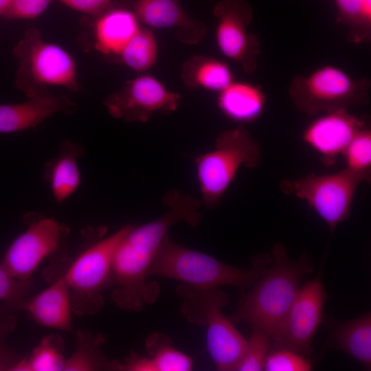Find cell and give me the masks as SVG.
<instances>
[{
  "mask_svg": "<svg viewBox=\"0 0 371 371\" xmlns=\"http://www.w3.org/2000/svg\"><path fill=\"white\" fill-rule=\"evenodd\" d=\"M166 212L140 226L131 225L119 242L113 258L111 299L126 311L138 312L159 297L157 282H147L148 271L170 227L179 222L196 226L201 220L200 202L172 190L164 197Z\"/></svg>",
  "mask_w": 371,
  "mask_h": 371,
  "instance_id": "1",
  "label": "cell"
},
{
  "mask_svg": "<svg viewBox=\"0 0 371 371\" xmlns=\"http://www.w3.org/2000/svg\"><path fill=\"white\" fill-rule=\"evenodd\" d=\"M271 256L267 271L249 292L243 291L238 308L229 318L234 325L246 322L273 337L294 302L303 278L313 270V262L304 252L297 260H291L280 243L274 245Z\"/></svg>",
  "mask_w": 371,
  "mask_h": 371,
  "instance_id": "2",
  "label": "cell"
},
{
  "mask_svg": "<svg viewBox=\"0 0 371 371\" xmlns=\"http://www.w3.org/2000/svg\"><path fill=\"white\" fill-rule=\"evenodd\" d=\"M271 262V254L262 253L253 257L250 268H238L178 245L168 234L153 258L148 277L168 278L201 289L227 286L243 291L265 273Z\"/></svg>",
  "mask_w": 371,
  "mask_h": 371,
  "instance_id": "3",
  "label": "cell"
},
{
  "mask_svg": "<svg viewBox=\"0 0 371 371\" xmlns=\"http://www.w3.org/2000/svg\"><path fill=\"white\" fill-rule=\"evenodd\" d=\"M176 293L181 300L180 313L188 322L206 328L208 352L218 370L234 371L247 345L222 308L229 296L218 288L201 289L181 283Z\"/></svg>",
  "mask_w": 371,
  "mask_h": 371,
  "instance_id": "4",
  "label": "cell"
},
{
  "mask_svg": "<svg viewBox=\"0 0 371 371\" xmlns=\"http://www.w3.org/2000/svg\"><path fill=\"white\" fill-rule=\"evenodd\" d=\"M13 54L18 61L15 85L27 98L51 93V87L82 89L74 57L61 46L43 40L37 27L25 32Z\"/></svg>",
  "mask_w": 371,
  "mask_h": 371,
  "instance_id": "5",
  "label": "cell"
},
{
  "mask_svg": "<svg viewBox=\"0 0 371 371\" xmlns=\"http://www.w3.org/2000/svg\"><path fill=\"white\" fill-rule=\"evenodd\" d=\"M262 159L258 142L243 126L226 130L214 149L194 159L203 204L217 206L241 167L256 168Z\"/></svg>",
  "mask_w": 371,
  "mask_h": 371,
  "instance_id": "6",
  "label": "cell"
},
{
  "mask_svg": "<svg viewBox=\"0 0 371 371\" xmlns=\"http://www.w3.org/2000/svg\"><path fill=\"white\" fill-rule=\"evenodd\" d=\"M370 80L356 79L341 69L324 65L307 75H296L288 89L289 97L297 111L315 115L370 101Z\"/></svg>",
  "mask_w": 371,
  "mask_h": 371,
  "instance_id": "7",
  "label": "cell"
},
{
  "mask_svg": "<svg viewBox=\"0 0 371 371\" xmlns=\"http://www.w3.org/2000/svg\"><path fill=\"white\" fill-rule=\"evenodd\" d=\"M131 227L128 225L107 237L100 236L87 247L63 272L72 313L75 315H94L102 308V292L111 285L115 250Z\"/></svg>",
  "mask_w": 371,
  "mask_h": 371,
  "instance_id": "8",
  "label": "cell"
},
{
  "mask_svg": "<svg viewBox=\"0 0 371 371\" xmlns=\"http://www.w3.org/2000/svg\"><path fill=\"white\" fill-rule=\"evenodd\" d=\"M363 179L346 169L328 174H308L284 179L282 192L304 201L331 232L350 216L353 199Z\"/></svg>",
  "mask_w": 371,
  "mask_h": 371,
  "instance_id": "9",
  "label": "cell"
},
{
  "mask_svg": "<svg viewBox=\"0 0 371 371\" xmlns=\"http://www.w3.org/2000/svg\"><path fill=\"white\" fill-rule=\"evenodd\" d=\"M25 230L5 251L1 264L16 278L31 280V276L63 242L67 229L52 218L35 212L25 214Z\"/></svg>",
  "mask_w": 371,
  "mask_h": 371,
  "instance_id": "10",
  "label": "cell"
},
{
  "mask_svg": "<svg viewBox=\"0 0 371 371\" xmlns=\"http://www.w3.org/2000/svg\"><path fill=\"white\" fill-rule=\"evenodd\" d=\"M321 270L301 286L282 326L271 337L273 348H286L305 357L313 353V337L324 321V306L328 295Z\"/></svg>",
  "mask_w": 371,
  "mask_h": 371,
  "instance_id": "11",
  "label": "cell"
},
{
  "mask_svg": "<svg viewBox=\"0 0 371 371\" xmlns=\"http://www.w3.org/2000/svg\"><path fill=\"white\" fill-rule=\"evenodd\" d=\"M215 40L221 53L238 63L247 74L258 68V36L249 31L253 9L246 0H219L214 5Z\"/></svg>",
  "mask_w": 371,
  "mask_h": 371,
  "instance_id": "12",
  "label": "cell"
},
{
  "mask_svg": "<svg viewBox=\"0 0 371 371\" xmlns=\"http://www.w3.org/2000/svg\"><path fill=\"white\" fill-rule=\"evenodd\" d=\"M181 95L168 90L156 78L144 74L127 80L105 98L103 104L114 118L146 122L155 113L168 114L179 106Z\"/></svg>",
  "mask_w": 371,
  "mask_h": 371,
  "instance_id": "13",
  "label": "cell"
},
{
  "mask_svg": "<svg viewBox=\"0 0 371 371\" xmlns=\"http://www.w3.org/2000/svg\"><path fill=\"white\" fill-rule=\"evenodd\" d=\"M362 119L338 109L321 113L304 129L302 138L326 166L335 164L354 137L366 126Z\"/></svg>",
  "mask_w": 371,
  "mask_h": 371,
  "instance_id": "14",
  "label": "cell"
},
{
  "mask_svg": "<svg viewBox=\"0 0 371 371\" xmlns=\"http://www.w3.org/2000/svg\"><path fill=\"white\" fill-rule=\"evenodd\" d=\"M131 8L140 23L155 29H175L177 39L195 45L207 34V27L192 17L180 0H133Z\"/></svg>",
  "mask_w": 371,
  "mask_h": 371,
  "instance_id": "15",
  "label": "cell"
},
{
  "mask_svg": "<svg viewBox=\"0 0 371 371\" xmlns=\"http://www.w3.org/2000/svg\"><path fill=\"white\" fill-rule=\"evenodd\" d=\"M76 102L63 94H47L10 104H0V133H10L34 128L55 113L72 114Z\"/></svg>",
  "mask_w": 371,
  "mask_h": 371,
  "instance_id": "16",
  "label": "cell"
},
{
  "mask_svg": "<svg viewBox=\"0 0 371 371\" xmlns=\"http://www.w3.org/2000/svg\"><path fill=\"white\" fill-rule=\"evenodd\" d=\"M94 19L91 30L92 46L111 60L142 27L131 8L124 5L111 8Z\"/></svg>",
  "mask_w": 371,
  "mask_h": 371,
  "instance_id": "17",
  "label": "cell"
},
{
  "mask_svg": "<svg viewBox=\"0 0 371 371\" xmlns=\"http://www.w3.org/2000/svg\"><path fill=\"white\" fill-rule=\"evenodd\" d=\"M21 308L41 326L61 330L72 329L69 291L63 273L47 288L26 299Z\"/></svg>",
  "mask_w": 371,
  "mask_h": 371,
  "instance_id": "18",
  "label": "cell"
},
{
  "mask_svg": "<svg viewBox=\"0 0 371 371\" xmlns=\"http://www.w3.org/2000/svg\"><path fill=\"white\" fill-rule=\"evenodd\" d=\"M147 356L131 353L120 363V371H190L192 358L172 346L170 339L153 333L146 339Z\"/></svg>",
  "mask_w": 371,
  "mask_h": 371,
  "instance_id": "19",
  "label": "cell"
},
{
  "mask_svg": "<svg viewBox=\"0 0 371 371\" xmlns=\"http://www.w3.org/2000/svg\"><path fill=\"white\" fill-rule=\"evenodd\" d=\"M329 330L328 347H335L355 359L366 368H371V314L338 322L324 317Z\"/></svg>",
  "mask_w": 371,
  "mask_h": 371,
  "instance_id": "20",
  "label": "cell"
},
{
  "mask_svg": "<svg viewBox=\"0 0 371 371\" xmlns=\"http://www.w3.org/2000/svg\"><path fill=\"white\" fill-rule=\"evenodd\" d=\"M83 155L84 148L80 144L63 140L58 155L45 164L44 179L58 204L67 199L79 187L81 175L78 159Z\"/></svg>",
  "mask_w": 371,
  "mask_h": 371,
  "instance_id": "21",
  "label": "cell"
},
{
  "mask_svg": "<svg viewBox=\"0 0 371 371\" xmlns=\"http://www.w3.org/2000/svg\"><path fill=\"white\" fill-rule=\"evenodd\" d=\"M217 103L221 111L231 120L250 122L264 112L266 96L256 85L233 81L219 93Z\"/></svg>",
  "mask_w": 371,
  "mask_h": 371,
  "instance_id": "22",
  "label": "cell"
},
{
  "mask_svg": "<svg viewBox=\"0 0 371 371\" xmlns=\"http://www.w3.org/2000/svg\"><path fill=\"white\" fill-rule=\"evenodd\" d=\"M181 78L189 89H203L220 93L234 81L230 67L214 57L193 56L182 65Z\"/></svg>",
  "mask_w": 371,
  "mask_h": 371,
  "instance_id": "23",
  "label": "cell"
},
{
  "mask_svg": "<svg viewBox=\"0 0 371 371\" xmlns=\"http://www.w3.org/2000/svg\"><path fill=\"white\" fill-rule=\"evenodd\" d=\"M104 341L102 335H93L88 330H78L77 345L72 355L66 359L64 371H120V362L108 359L100 346Z\"/></svg>",
  "mask_w": 371,
  "mask_h": 371,
  "instance_id": "24",
  "label": "cell"
},
{
  "mask_svg": "<svg viewBox=\"0 0 371 371\" xmlns=\"http://www.w3.org/2000/svg\"><path fill=\"white\" fill-rule=\"evenodd\" d=\"M336 21L348 29V38L355 44L371 38V0H334Z\"/></svg>",
  "mask_w": 371,
  "mask_h": 371,
  "instance_id": "25",
  "label": "cell"
},
{
  "mask_svg": "<svg viewBox=\"0 0 371 371\" xmlns=\"http://www.w3.org/2000/svg\"><path fill=\"white\" fill-rule=\"evenodd\" d=\"M64 342L59 335L43 338L32 353L21 357L11 371H64Z\"/></svg>",
  "mask_w": 371,
  "mask_h": 371,
  "instance_id": "26",
  "label": "cell"
},
{
  "mask_svg": "<svg viewBox=\"0 0 371 371\" xmlns=\"http://www.w3.org/2000/svg\"><path fill=\"white\" fill-rule=\"evenodd\" d=\"M157 56L158 45L154 33L142 26L113 61L144 72L154 66Z\"/></svg>",
  "mask_w": 371,
  "mask_h": 371,
  "instance_id": "27",
  "label": "cell"
},
{
  "mask_svg": "<svg viewBox=\"0 0 371 371\" xmlns=\"http://www.w3.org/2000/svg\"><path fill=\"white\" fill-rule=\"evenodd\" d=\"M345 169L361 177L363 182L371 179V130L363 128L351 140L342 154Z\"/></svg>",
  "mask_w": 371,
  "mask_h": 371,
  "instance_id": "28",
  "label": "cell"
},
{
  "mask_svg": "<svg viewBox=\"0 0 371 371\" xmlns=\"http://www.w3.org/2000/svg\"><path fill=\"white\" fill-rule=\"evenodd\" d=\"M245 350L234 371H262L270 351L271 336L262 328L252 326Z\"/></svg>",
  "mask_w": 371,
  "mask_h": 371,
  "instance_id": "29",
  "label": "cell"
},
{
  "mask_svg": "<svg viewBox=\"0 0 371 371\" xmlns=\"http://www.w3.org/2000/svg\"><path fill=\"white\" fill-rule=\"evenodd\" d=\"M31 286V280L16 278L0 264V301L5 307L12 311L21 308Z\"/></svg>",
  "mask_w": 371,
  "mask_h": 371,
  "instance_id": "30",
  "label": "cell"
},
{
  "mask_svg": "<svg viewBox=\"0 0 371 371\" xmlns=\"http://www.w3.org/2000/svg\"><path fill=\"white\" fill-rule=\"evenodd\" d=\"M312 368L308 357L286 348H272L267 357L264 370L309 371Z\"/></svg>",
  "mask_w": 371,
  "mask_h": 371,
  "instance_id": "31",
  "label": "cell"
},
{
  "mask_svg": "<svg viewBox=\"0 0 371 371\" xmlns=\"http://www.w3.org/2000/svg\"><path fill=\"white\" fill-rule=\"evenodd\" d=\"M17 326L16 317L13 311L4 306L0 307V371H11L21 358L6 343V339Z\"/></svg>",
  "mask_w": 371,
  "mask_h": 371,
  "instance_id": "32",
  "label": "cell"
},
{
  "mask_svg": "<svg viewBox=\"0 0 371 371\" xmlns=\"http://www.w3.org/2000/svg\"><path fill=\"white\" fill-rule=\"evenodd\" d=\"M52 0H12L3 14L8 19H33L40 16Z\"/></svg>",
  "mask_w": 371,
  "mask_h": 371,
  "instance_id": "33",
  "label": "cell"
},
{
  "mask_svg": "<svg viewBox=\"0 0 371 371\" xmlns=\"http://www.w3.org/2000/svg\"><path fill=\"white\" fill-rule=\"evenodd\" d=\"M67 7L95 17L111 8L129 3L133 0H59Z\"/></svg>",
  "mask_w": 371,
  "mask_h": 371,
  "instance_id": "34",
  "label": "cell"
},
{
  "mask_svg": "<svg viewBox=\"0 0 371 371\" xmlns=\"http://www.w3.org/2000/svg\"><path fill=\"white\" fill-rule=\"evenodd\" d=\"M12 0H0V16H3Z\"/></svg>",
  "mask_w": 371,
  "mask_h": 371,
  "instance_id": "35",
  "label": "cell"
}]
</instances>
